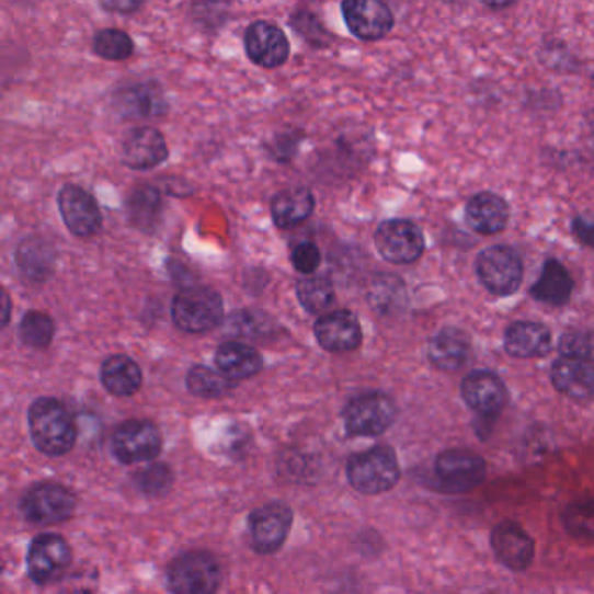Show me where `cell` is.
<instances>
[{
  "label": "cell",
  "instance_id": "cell-25",
  "mask_svg": "<svg viewBox=\"0 0 594 594\" xmlns=\"http://www.w3.org/2000/svg\"><path fill=\"white\" fill-rule=\"evenodd\" d=\"M471 340L466 331L446 327L437 331L427 344V357L434 368L442 372H457L471 359Z\"/></svg>",
  "mask_w": 594,
  "mask_h": 594
},
{
  "label": "cell",
  "instance_id": "cell-7",
  "mask_svg": "<svg viewBox=\"0 0 594 594\" xmlns=\"http://www.w3.org/2000/svg\"><path fill=\"white\" fill-rule=\"evenodd\" d=\"M375 247L380 256L391 264H413L424 255V232L412 220H386L375 232Z\"/></svg>",
  "mask_w": 594,
  "mask_h": 594
},
{
  "label": "cell",
  "instance_id": "cell-8",
  "mask_svg": "<svg viewBox=\"0 0 594 594\" xmlns=\"http://www.w3.org/2000/svg\"><path fill=\"white\" fill-rule=\"evenodd\" d=\"M162 450V434L150 421H128L112 434V454L126 466L149 462Z\"/></svg>",
  "mask_w": 594,
  "mask_h": 594
},
{
  "label": "cell",
  "instance_id": "cell-27",
  "mask_svg": "<svg viewBox=\"0 0 594 594\" xmlns=\"http://www.w3.org/2000/svg\"><path fill=\"white\" fill-rule=\"evenodd\" d=\"M316 199L310 189L297 187L285 189L277 192L271 203L272 220L277 229H294L300 226L301 221L310 218L315 213Z\"/></svg>",
  "mask_w": 594,
  "mask_h": 594
},
{
  "label": "cell",
  "instance_id": "cell-15",
  "mask_svg": "<svg viewBox=\"0 0 594 594\" xmlns=\"http://www.w3.org/2000/svg\"><path fill=\"white\" fill-rule=\"evenodd\" d=\"M434 467L443 492H467L480 484L484 478V460L475 452H443L437 455Z\"/></svg>",
  "mask_w": 594,
  "mask_h": 594
},
{
  "label": "cell",
  "instance_id": "cell-34",
  "mask_svg": "<svg viewBox=\"0 0 594 594\" xmlns=\"http://www.w3.org/2000/svg\"><path fill=\"white\" fill-rule=\"evenodd\" d=\"M20 336L26 347L43 351L55 339V321L43 310H28L20 323Z\"/></svg>",
  "mask_w": 594,
  "mask_h": 594
},
{
  "label": "cell",
  "instance_id": "cell-39",
  "mask_svg": "<svg viewBox=\"0 0 594 594\" xmlns=\"http://www.w3.org/2000/svg\"><path fill=\"white\" fill-rule=\"evenodd\" d=\"M295 31L306 38L307 43L321 47L328 44V32L324 31L323 23L319 22L318 16L310 11H297L289 20Z\"/></svg>",
  "mask_w": 594,
  "mask_h": 594
},
{
  "label": "cell",
  "instance_id": "cell-42",
  "mask_svg": "<svg viewBox=\"0 0 594 594\" xmlns=\"http://www.w3.org/2000/svg\"><path fill=\"white\" fill-rule=\"evenodd\" d=\"M572 232L582 247L594 248V213H581L573 218Z\"/></svg>",
  "mask_w": 594,
  "mask_h": 594
},
{
  "label": "cell",
  "instance_id": "cell-11",
  "mask_svg": "<svg viewBox=\"0 0 594 594\" xmlns=\"http://www.w3.org/2000/svg\"><path fill=\"white\" fill-rule=\"evenodd\" d=\"M28 573L37 584L60 581L72 563V549L60 535L43 534L35 537L26 557Z\"/></svg>",
  "mask_w": 594,
  "mask_h": 594
},
{
  "label": "cell",
  "instance_id": "cell-46",
  "mask_svg": "<svg viewBox=\"0 0 594 594\" xmlns=\"http://www.w3.org/2000/svg\"><path fill=\"white\" fill-rule=\"evenodd\" d=\"M586 119L587 126H590L591 132L594 133V108L593 111L587 112Z\"/></svg>",
  "mask_w": 594,
  "mask_h": 594
},
{
  "label": "cell",
  "instance_id": "cell-40",
  "mask_svg": "<svg viewBox=\"0 0 594 594\" xmlns=\"http://www.w3.org/2000/svg\"><path fill=\"white\" fill-rule=\"evenodd\" d=\"M292 264L295 271L300 272L304 276H315L319 265H321V251L318 244L310 241L300 242L292 251Z\"/></svg>",
  "mask_w": 594,
  "mask_h": 594
},
{
  "label": "cell",
  "instance_id": "cell-13",
  "mask_svg": "<svg viewBox=\"0 0 594 594\" xmlns=\"http://www.w3.org/2000/svg\"><path fill=\"white\" fill-rule=\"evenodd\" d=\"M114 111L128 121L156 119L168 112L170 105L158 82H133L123 85L112 96Z\"/></svg>",
  "mask_w": 594,
  "mask_h": 594
},
{
  "label": "cell",
  "instance_id": "cell-24",
  "mask_svg": "<svg viewBox=\"0 0 594 594\" xmlns=\"http://www.w3.org/2000/svg\"><path fill=\"white\" fill-rule=\"evenodd\" d=\"M551 382L567 398L586 401L594 396V362L561 356L552 365Z\"/></svg>",
  "mask_w": 594,
  "mask_h": 594
},
{
  "label": "cell",
  "instance_id": "cell-26",
  "mask_svg": "<svg viewBox=\"0 0 594 594\" xmlns=\"http://www.w3.org/2000/svg\"><path fill=\"white\" fill-rule=\"evenodd\" d=\"M218 372L232 382L248 380L264 369V357L253 345L239 340L224 342L215 354Z\"/></svg>",
  "mask_w": 594,
  "mask_h": 594
},
{
  "label": "cell",
  "instance_id": "cell-33",
  "mask_svg": "<svg viewBox=\"0 0 594 594\" xmlns=\"http://www.w3.org/2000/svg\"><path fill=\"white\" fill-rule=\"evenodd\" d=\"M226 328L238 339L262 340L271 335L276 324L262 310L242 309L230 315Z\"/></svg>",
  "mask_w": 594,
  "mask_h": 594
},
{
  "label": "cell",
  "instance_id": "cell-31",
  "mask_svg": "<svg viewBox=\"0 0 594 594\" xmlns=\"http://www.w3.org/2000/svg\"><path fill=\"white\" fill-rule=\"evenodd\" d=\"M297 297L309 315H327L335 304V286L328 276H304L297 283Z\"/></svg>",
  "mask_w": 594,
  "mask_h": 594
},
{
  "label": "cell",
  "instance_id": "cell-20",
  "mask_svg": "<svg viewBox=\"0 0 594 594\" xmlns=\"http://www.w3.org/2000/svg\"><path fill=\"white\" fill-rule=\"evenodd\" d=\"M460 395L467 407L481 415H495L507 403V389L499 375L478 369L462 380Z\"/></svg>",
  "mask_w": 594,
  "mask_h": 594
},
{
  "label": "cell",
  "instance_id": "cell-6",
  "mask_svg": "<svg viewBox=\"0 0 594 594\" xmlns=\"http://www.w3.org/2000/svg\"><path fill=\"white\" fill-rule=\"evenodd\" d=\"M395 401L384 392H363L349 401L344 410L345 431L351 436H380L395 424Z\"/></svg>",
  "mask_w": 594,
  "mask_h": 594
},
{
  "label": "cell",
  "instance_id": "cell-36",
  "mask_svg": "<svg viewBox=\"0 0 594 594\" xmlns=\"http://www.w3.org/2000/svg\"><path fill=\"white\" fill-rule=\"evenodd\" d=\"M404 286L399 277L384 276L382 279L375 281L374 288L369 292V301L374 309L380 312H389L396 309V306H401L404 300Z\"/></svg>",
  "mask_w": 594,
  "mask_h": 594
},
{
  "label": "cell",
  "instance_id": "cell-22",
  "mask_svg": "<svg viewBox=\"0 0 594 594\" xmlns=\"http://www.w3.org/2000/svg\"><path fill=\"white\" fill-rule=\"evenodd\" d=\"M552 335L546 324L537 321H514L504 335L505 353L518 359H535L551 353Z\"/></svg>",
  "mask_w": 594,
  "mask_h": 594
},
{
  "label": "cell",
  "instance_id": "cell-38",
  "mask_svg": "<svg viewBox=\"0 0 594 594\" xmlns=\"http://www.w3.org/2000/svg\"><path fill=\"white\" fill-rule=\"evenodd\" d=\"M564 527L575 537H594V501L578 502L567 507Z\"/></svg>",
  "mask_w": 594,
  "mask_h": 594
},
{
  "label": "cell",
  "instance_id": "cell-30",
  "mask_svg": "<svg viewBox=\"0 0 594 594\" xmlns=\"http://www.w3.org/2000/svg\"><path fill=\"white\" fill-rule=\"evenodd\" d=\"M161 215L162 192L149 183L136 185L128 197V217L133 226L144 232H153L161 221Z\"/></svg>",
  "mask_w": 594,
  "mask_h": 594
},
{
  "label": "cell",
  "instance_id": "cell-5",
  "mask_svg": "<svg viewBox=\"0 0 594 594\" xmlns=\"http://www.w3.org/2000/svg\"><path fill=\"white\" fill-rule=\"evenodd\" d=\"M523 262L518 251L495 244L481 251L476 259V274L481 285L496 297L516 294L523 283Z\"/></svg>",
  "mask_w": 594,
  "mask_h": 594
},
{
  "label": "cell",
  "instance_id": "cell-10",
  "mask_svg": "<svg viewBox=\"0 0 594 594\" xmlns=\"http://www.w3.org/2000/svg\"><path fill=\"white\" fill-rule=\"evenodd\" d=\"M294 525V513L283 502L262 505L250 514L251 546L260 555L279 551Z\"/></svg>",
  "mask_w": 594,
  "mask_h": 594
},
{
  "label": "cell",
  "instance_id": "cell-41",
  "mask_svg": "<svg viewBox=\"0 0 594 594\" xmlns=\"http://www.w3.org/2000/svg\"><path fill=\"white\" fill-rule=\"evenodd\" d=\"M138 489L145 493H162L170 489L171 472L165 466H150L136 476Z\"/></svg>",
  "mask_w": 594,
  "mask_h": 594
},
{
  "label": "cell",
  "instance_id": "cell-35",
  "mask_svg": "<svg viewBox=\"0 0 594 594\" xmlns=\"http://www.w3.org/2000/svg\"><path fill=\"white\" fill-rule=\"evenodd\" d=\"M93 52L103 60L124 61L135 52V43L129 34L119 28H103L94 35Z\"/></svg>",
  "mask_w": 594,
  "mask_h": 594
},
{
  "label": "cell",
  "instance_id": "cell-32",
  "mask_svg": "<svg viewBox=\"0 0 594 594\" xmlns=\"http://www.w3.org/2000/svg\"><path fill=\"white\" fill-rule=\"evenodd\" d=\"M236 387V382L229 380L226 375H221L217 369L209 366H192L187 374V389L191 395L204 399L224 398Z\"/></svg>",
  "mask_w": 594,
  "mask_h": 594
},
{
  "label": "cell",
  "instance_id": "cell-1",
  "mask_svg": "<svg viewBox=\"0 0 594 594\" xmlns=\"http://www.w3.org/2000/svg\"><path fill=\"white\" fill-rule=\"evenodd\" d=\"M28 427L37 450L52 457H61L76 445V422L58 399H35L28 410Z\"/></svg>",
  "mask_w": 594,
  "mask_h": 594
},
{
  "label": "cell",
  "instance_id": "cell-37",
  "mask_svg": "<svg viewBox=\"0 0 594 594\" xmlns=\"http://www.w3.org/2000/svg\"><path fill=\"white\" fill-rule=\"evenodd\" d=\"M558 349L561 356L594 362V330L575 328V330L564 331Z\"/></svg>",
  "mask_w": 594,
  "mask_h": 594
},
{
  "label": "cell",
  "instance_id": "cell-45",
  "mask_svg": "<svg viewBox=\"0 0 594 594\" xmlns=\"http://www.w3.org/2000/svg\"><path fill=\"white\" fill-rule=\"evenodd\" d=\"M2 301H4V316H2V324L8 327L9 321H11V298H9L8 292L2 294Z\"/></svg>",
  "mask_w": 594,
  "mask_h": 594
},
{
  "label": "cell",
  "instance_id": "cell-23",
  "mask_svg": "<svg viewBox=\"0 0 594 594\" xmlns=\"http://www.w3.org/2000/svg\"><path fill=\"white\" fill-rule=\"evenodd\" d=\"M510 204L493 192H478L466 204V220L475 232L495 236L510 224Z\"/></svg>",
  "mask_w": 594,
  "mask_h": 594
},
{
  "label": "cell",
  "instance_id": "cell-43",
  "mask_svg": "<svg viewBox=\"0 0 594 594\" xmlns=\"http://www.w3.org/2000/svg\"><path fill=\"white\" fill-rule=\"evenodd\" d=\"M298 144H300V140L295 138V132L288 136L281 135L276 140V145H274V149H272V153L276 156L277 161H288L292 156H295Z\"/></svg>",
  "mask_w": 594,
  "mask_h": 594
},
{
  "label": "cell",
  "instance_id": "cell-12",
  "mask_svg": "<svg viewBox=\"0 0 594 594\" xmlns=\"http://www.w3.org/2000/svg\"><path fill=\"white\" fill-rule=\"evenodd\" d=\"M58 208L65 226L76 238H91L102 230L103 215L99 203L76 183H67L58 192Z\"/></svg>",
  "mask_w": 594,
  "mask_h": 594
},
{
  "label": "cell",
  "instance_id": "cell-28",
  "mask_svg": "<svg viewBox=\"0 0 594 594\" xmlns=\"http://www.w3.org/2000/svg\"><path fill=\"white\" fill-rule=\"evenodd\" d=\"M103 387L117 398H128L140 391L144 375L135 359L124 354L106 357L100 369Z\"/></svg>",
  "mask_w": 594,
  "mask_h": 594
},
{
  "label": "cell",
  "instance_id": "cell-19",
  "mask_svg": "<svg viewBox=\"0 0 594 594\" xmlns=\"http://www.w3.org/2000/svg\"><path fill=\"white\" fill-rule=\"evenodd\" d=\"M493 555L507 569L522 572L530 567L535 557V542L518 523L502 522L492 532Z\"/></svg>",
  "mask_w": 594,
  "mask_h": 594
},
{
  "label": "cell",
  "instance_id": "cell-14",
  "mask_svg": "<svg viewBox=\"0 0 594 594\" xmlns=\"http://www.w3.org/2000/svg\"><path fill=\"white\" fill-rule=\"evenodd\" d=\"M244 49H247L248 58H250L256 67L279 68L288 61L289 47L288 37L285 31L279 28L276 23L259 22L251 23L244 34Z\"/></svg>",
  "mask_w": 594,
  "mask_h": 594
},
{
  "label": "cell",
  "instance_id": "cell-3",
  "mask_svg": "<svg viewBox=\"0 0 594 594\" xmlns=\"http://www.w3.org/2000/svg\"><path fill=\"white\" fill-rule=\"evenodd\" d=\"M401 469L391 446H374L349 459L347 478L354 490L365 495H378L395 489Z\"/></svg>",
  "mask_w": 594,
  "mask_h": 594
},
{
  "label": "cell",
  "instance_id": "cell-21",
  "mask_svg": "<svg viewBox=\"0 0 594 594\" xmlns=\"http://www.w3.org/2000/svg\"><path fill=\"white\" fill-rule=\"evenodd\" d=\"M56 260L58 253L53 242L41 236H31L18 244V271L31 285H43L47 279H52L56 271Z\"/></svg>",
  "mask_w": 594,
  "mask_h": 594
},
{
  "label": "cell",
  "instance_id": "cell-18",
  "mask_svg": "<svg viewBox=\"0 0 594 594\" xmlns=\"http://www.w3.org/2000/svg\"><path fill=\"white\" fill-rule=\"evenodd\" d=\"M315 335L328 353H349L362 345L363 328L351 310H330L316 321Z\"/></svg>",
  "mask_w": 594,
  "mask_h": 594
},
{
  "label": "cell",
  "instance_id": "cell-9",
  "mask_svg": "<svg viewBox=\"0 0 594 594\" xmlns=\"http://www.w3.org/2000/svg\"><path fill=\"white\" fill-rule=\"evenodd\" d=\"M76 505V495L64 484L38 483L23 496L22 511L35 525H55L72 518Z\"/></svg>",
  "mask_w": 594,
  "mask_h": 594
},
{
  "label": "cell",
  "instance_id": "cell-2",
  "mask_svg": "<svg viewBox=\"0 0 594 594\" xmlns=\"http://www.w3.org/2000/svg\"><path fill=\"white\" fill-rule=\"evenodd\" d=\"M171 316L185 333H206L224 323V298L209 286L191 285L173 298Z\"/></svg>",
  "mask_w": 594,
  "mask_h": 594
},
{
  "label": "cell",
  "instance_id": "cell-44",
  "mask_svg": "<svg viewBox=\"0 0 594 594\" xmlns=\"http://www.w3.org/2000/svg\"><path fill=\"white\" fill-rule=\"evenodd\" d=\"M102 9L108 11V13L132 14L141 8V2H135V0H106L102 2Z\"/></svg>",
  "mask_w": 594,
  "mask_h": 594
},
{
  "label": "cell",
  "instance_id": "cell-4",
  "mask_svg": "<svg viewBox=\"0 0 594 594\" xmlns=\"http://www.w3.org/2000/svg\"><path fill=\"white\" fill-rule=\"evenodd\" d=\"M165 578L173 594H215L221 584L220 563L209 552H185L171 561Z\"/></svg>",
  "mask_w": 594,
  "mask_h": 594
},
{
  "label": "cell",
  "instance_id": "cell-29",
  "mask_svg": "<svg viewBox=\"0 0 594 594\" xmlns=\"http://www.w3.org/2000/svg\"><path fill=\"white\" fill-rule=\"evenodd\" d=\"M573 294V279L570 272L558 260L551 259L544 264L539 279L532 286L530 295L546 306L563 307Z\"/></svg>",
  "mask_w": 594,
  "mask_h": 594
},
{
  "label": "cell",
  "instance_id": "cell-16",
  "mask_svg": "<svg viewBox=\"0 0 594 594\" xmlns=\"http://www.w3.org/2000/svg\"><path fill=\"white\" fill-rule=\"evenodd\" d=\"M342 14L349 31L362 41H380L395 26L391 8L380 0H345Z\"/></svg>",
  "mask_w": 594,
  "mask_h": 594
},
{
  "label": "cell",
  "instance_id": "cell-17",
  "mask_svg": "<svg viewBox=\"0 0 594 594\" xmlns=\"http://www.w3.org/2000/svg\"><path fill=\"white\" fill-rule=\"evenodd\" d=\"M170 156L164 135L150 126L126 133L121 144V161L129 170L149 171L158 168Z\"/></svg>",
  "mask_w": 594,
  "mask_h": 594
}]
</instances>
